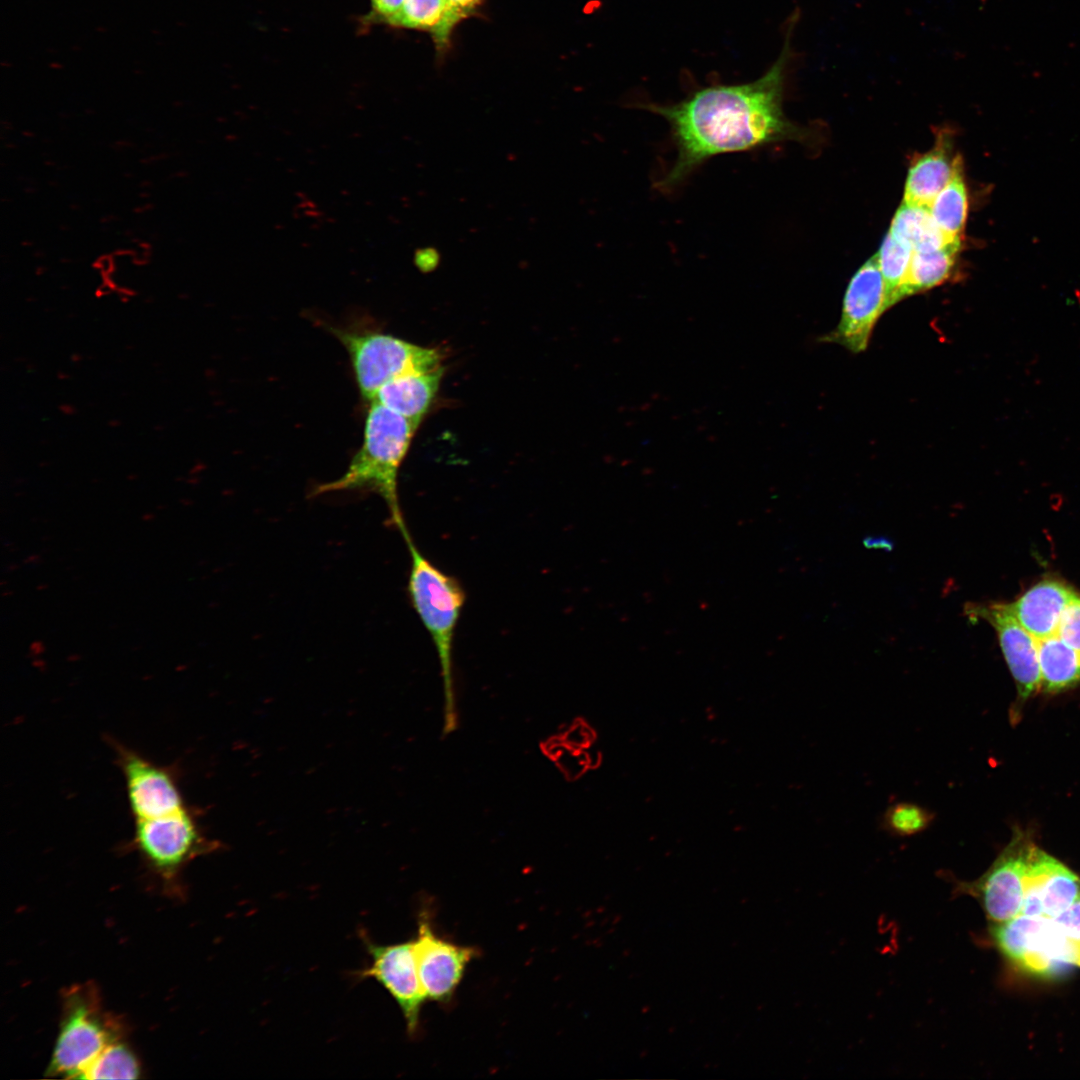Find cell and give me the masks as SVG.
Listing matches in <instances>:
<instances>
[{"mask_svg":"<svg viewBox=\"0 0 1080 1080\" xmlns=\"http://www.w3.org/2000/svg\"><path fill=\"white\" fill-rule=\"evenodd\" d=\"M794 19L778 59L759 79L705 87L672 105L642 106L668 122L676 147L674 163L657 184L660 189L677 187L711 157L801 138V129L783 110Z\"/></svg>","mask_w":1080,"mask_h":1080,"instance_id":"1","label":"cell"},{"mask_svg":"<svg viewBox=\"0 0 1080 1080\" xmlns=\"http://www.w3.org/2000/svg\"><path fill=\"white\" fill-rule=\"evenodd\" d=\"M362 445L345 473L314 488L313 496L332 492H372L387 505L391 523L400 531L406 526L398 499V473L418 424L369 402Z\"/></svg>","mask_w":1080,"mask_h":1080,"instance_id":"2","label":"cell"},{"mask_svg":"<svg viewBox=\"0 0 1080 1080\" xmlns=\"http://www.w3.org/2000/svg\"><path fill=\"white\" fill-rule=\"evenodd\" d=\"M401 534L411 557L409 599L429 633L439 659L444 696L442 734L449 735L458 728L459 722L452 650L466 595L454 576L439 569L419 551L407 528Z\"/></svg>","mask_w":1080,"mask_h":1080,"instance_id":"3","label":"cell"},{"mask_svg":"<svg viewBox=\"0 0 1080 1080\" xmlns=\"http://www.w3.org/2000/svg\"><path fill=\"white\" fill-rule=\"evenodd\" d=\"M121 1025L102 1008L92 984H80L64 993L62 1019L46 1073L85 1079L96 1060L122 1040Z\"/></svg>","mask_w":1080,"mask_h":1080,"instance_id":"4","label":"cell"},{"mask_svg":"<svg viewBox=\"0 0 1080 1080\" xmlns=\"http://www.w3.org/2000/svg\"><path fill=\"white\" fill-rule=\"evenodd\" d=\"M347 350L362 397L370 402L393 378L441 366L439 350L376 331L332 329Z\"/></svg>","mask_w":1080,"mask_h":1080,"instance_id":"5","label":"cell"},{"mask_svg":"<svg viewBox=\"0 0 1080 1080\" xmlns=\"http://www.w3.org/2000/svg\"><path fill=\"white\" fill-rule=\"evenodd\" d=\"M990 934L1008 960L1035 975L1080 967V941L1064 933L1053 918L1020 913L992 924Z\"/></svg>","mask_w":1080,"mask_h":1080,"instance_id":"6","label":"cell"},{"mask_svg":"<svg viewBox=\"0 0 1080 1080\" xmlns=\"http://www.w3.org/2000/svg\"><path fill=\"white\" fill-rule=\"evenodd\" d=\"M132 843L147 867L166 884H174L196 857L217 849L205 837L192 810L185 807L160 817L135 820Z\"/></svg>","mask_w":1080,"mask_h":1080,"instance_id":"7","label":"cell"},{"mask_svg":"<svg viewBox=\"0 0 1080 1080\" xmlns=\"http://www.w3.org/2000/svg\"><path fill=\"white\" fill-rule=\"evenodd\" d=\"M1032 842L1015 833L989 869L973 881L956 880L954 893L974 897L987 919L1001 923L1019 915L1024 900V874Z\"/></svg>","mask_w":1080,"mask_h":1080,"instance_id":"8","label":"cell"},{"mask_svg":"<svg viewBox=\"0 0 1080 1080\" xmlns=\"http://www.w3.org/2000/svg\"><path fill=\"white\" fill-rule=\"evenodd\" d=\"M885 310V284L877 256L870 257L852 276L844 294L841 315L833 330L821 337L853 354L866 351L875 324Z\"/></svg>","mask_w":1080,"mask_h":1080,"instance_id":"9","label":"cell"},{"mask_svg":"<svg viewBox=\"0 0 1080 1080\" xmlns=\"http://www.w3.org/2000/svg\"><path fill=\"white\" fill-rule=\"evenodd\" d=\"M113 744L135 820L160 817L187 807L170 768L157 765L119 743Z\"/></svg>","mask_w":1080,"mask_h":1080,"instance_id":"10","label":"cell"},{"mask_svg":"<svg viewBox=\"0 0 1080 1080\" xmlns=\"http://www.w3.org/2000/svg\"><path fill=\"white\" fill-rule=\"evenodd\" d=\"M366 946L371 964L360 973L361 977L373 978L385 988L401 1009L408 1033L415 1034L426 997L418 976L413 940L392 945L367 942Z\"/></svg>","mask_w":1080,"mask_h":1080,"instance_id":"11","label":"cell"},{"mask_svg":"<svg viewBox=\"0 0 1080 1080\" xmlns=\"http://www.w3.org/2000/svg\"><path fill=\"white\" fill-rule=\"evenodd\" d=\"M965 613L969 618L985 619L995 629L1023 701L1041 688L1038 640L1020 624L1009 604H968Z\"/></svg>","mask_w":1080,"mask_h":1080,"instance_id":"12","label":"cell"},{"mask_svg":"<svg viewBox=\"0 0 1080 1080\" xmlns=\"http://www.w3.org/2000/svg\"><path fill=\"white\" fill-rule=\"evenodd\" d=\"M413 942L418 976L426 999L449 1001L477 951L438 937L425 916L419 920L418 935Z\"/></svg>","mask_w":1080,"mask_h":1080,"instance_id":"13","label":"cell"},{"mask_svg":"<svg viewBox=\"0 0 1080 1080\" xmlns=\"http://www.w3.org/2000/svg\"><path fill=\"white\" fill-rule=\"evenodd\" d=\"M1079 898L1080 878L1032 843L1026 860L1021 913L1055 918Z\"/></svg>","mask_w":1080,"mask_h":1080,"instance_id":"14","label":"cell"},{"mask_svg":"<svg viewBox=\"0 0 1080 1080\" xmlns=\"http://www.w3.org/2000/svg\"><path fill=\"white\" fill-rule=\"evenodd\" d=\"M962 165L961 156L953 153L950 135L944 131L939 133L932 149L912 159L903 202L929 209L935 197Z\"/></svg>","mask_w":1080,"mask_h":1080,"instance_id":"15","label":"cell"},{"mask_svg":"<svg viewBox=\"0 0 1080 1080\" xmlns=\"http://www.w3.org/2000/svg\"><path fill=\"white\" fill-rule=\"evenodd\" d=\"M1075 596L1057 580H1043L1009 604L1020 624L1038 641L1057 634L1062 614Z\"/></svg>","mask_w":1080,"mask_h":1080,"instance_id":"16","label":"cell"},{"mask_svg":"<svg viewBox=\"0 0 1080 1080\" xmlns=\"http://www.w3.org/2000/svg\"><path fill=\"white\" fill-rule=\"evenodd\" d=\"M443 374L442 365L402 374L381 386L370 402H377L420 425L439 391Z\"/></svg>","mask_w":1080,"mask_h":1080,"instance_id":"17","label":"cell"},{"mask_svg":"<svg viewBox=\"0 0 1080 1080\" xmlns=\"http://www.w3.org/2000/svg\"><path fill=\"white\" fill-rule=\"evenodd\" d=\"M960 249L961 245L952 244L935 250L913 251L900 290V301L951 280L956 271Z\"/></svg>","mask_w":1080,"mask_h":1080,"instance_id":"18","label":"cell"},{"mask_svg":"<svg viewBox=\"0 0 1080 1080\" xmlns=\"http://www.w3.org/2000/svg\"><path fill=\"white\" fill-rule=\"evenodd\" d=\"M1038 660L1044 690L1057 692L1080 682V651L1058 635L1038 641Z\"/></svg>","mask_w":1080,"mask_h":1080,"instance_id":"19","label":"cell"},{"mask_svg":"<svg viewBox=\"0 0 1080 1080\" xmlns=\"http://www.w3.org/2000/svg\"><path fill=\"white\" fill-rule=\"evenodd\" d=\"M913 251H929L962 243L950 241L935 224L928 208L904 202L896 211L888 231Z\"/></svg>","mask_w":1080,"mask_h":1080,"instance_id":"20","label":"cell"},{"mask_svg":"<svg viewBox=\"0 0 1080 1080\" xmlns=\"http://www.w3.org/2000/svg\"><path fill=\"white\" fill-rule=\"evenodd\" d=\"M929 212L937 227L950 241L962 243L968 215V191L963 165L935 197Z\"/></svg>","mask_w":1080,"mask_h":1080,"instance_id":"21","label":"cell"},{"mask_svg":"<svg viewBox=\"0 0 1080 1080\" xmlns=\"http://www.w3.org/2000/svg\"><path fill=\"white\" fill-rule=\"evenodd\" d=\"M911 246L886 234L877 256L885 284V310L900 302L899 294L912 258Z\"/></svg>","mask_w":1080,"mask_h":1080,"instance_id":"22","label":"cell"},{"mask_svg":"<svg viewBox=\"0 0 1080 1080\" xmlns=\"http://www.w3.org/2000/svg\"><path fill=\"white\" fill-rule=\"evenodd\" d=\"M140 1064L123 1040L109 1046L88 1070L85 1079H136Z\"/></svg>","mask_w":1080,"mask_h":1080,"instance_id":"23","label":"cell"},{"mask_svg":"<svg viewBox=\"0 0 1080 1080\" xmlns=\"http://www.w3.org/2000/svg\"><path fill=\"white\" fill-rule=\"evenodd\" d=\"M934 818L935 814L925 807L910 802H898L885 811L882 825L893 835L908 837L925 831Z\"/></svg>","mask_w":1080,"mask_h":1080,"instance_id":"24","label":"cell"},{"mask_svg":"<svg viewBox=\"0 0 1080 1080\" xmlns=\"http://www.w3.org/2000/svg\"><path fill=\"white\" fill-rule=\"evenodd\" d=\"M445 8L446 0H405L401 9L384 22L397 27L432 31Z\"/></svg>","mask_w":1080,"mask_h":1080,"instance_id":"25","label":"cell"},{"mask_svg":"<svg viewBox=\"0 0 1080 1080\" xmlns=\"http://www.w3.org/2000/svg\"><path fill=\"white\" fill-rule=\"evenodd\" d=\"M482 0H446V8L439 23L431 31L436 48L440 51L448 46L454 27L470 16Z\"/></svg>","mask_w":1080,"mask_h":1080,"instance_id":"26","label":"cell"},{"mask_svg":"<svg viewBox=\"0 0 1080 1080\" xmlns=\"http://www.w3.org/2000/svg\"><path fill=\"white\" fill-rule=\"evenodd\" d=\"M1056 635L1070 647L1080 651V596L1077 594L1066 606Z\"/></svg>","mask_w":1080,"mask_h":1080,"instance_id":"27","label":"cell"},{"mask_svg":"<svg viewBox=\"0 0 1080 1080\" xmlns=\"http://www.w3.org/2000/svg\"><path fill=\"white\" fill-rule=\"evenodd\" d=\"M1053 919L1064 933L1072 939L1080 941V898Z\"/></svg>","mask_w":1080,"mask_h":1080,"instance_id":"28","label":"cell"},{"mask_svg":"<svg viewBox=\"0 0 1080 1080\" xmlns=\"http://www.w3.org/2000/svg\"><path fill=\"white\" fill-rule=\"evenodd\" d=\"M440 262V254L433 247L420 248L415 251L414 263L423 272L434 270Z\"/></svg>","mask_w":1080,"mask_h":1080,"instance_id":"29","label":"cell"},{"mask_svg":"<svg viewBox=\"0 0 1080 1080\" xmlns=\"http://www.w3.org/2000/svg\"><path fill=\"white\" fill-rule=\"evenodd\" d=\"M371 2L376 16L385 21L401 9L405 0H371Z\"/></svg>","mask_w":1080,"mask_h":1080,"instance_id":"30","label":"cell"}]
</instances>
